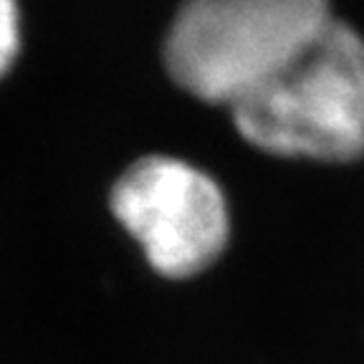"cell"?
<instances>
[{"label": "cell", "mask_w": 364, "mask_h": 364, "mask_svg": "<svg viewBox=\"0 0 364 364\" xmlns=\"http://www.w3.org/2000/svg\"><path fill=\"white\" fill-rule=\"evenodd\" d=\"M250 144L344 162L364 152V38L331 18L281 71L230 107Z\"/></svg>", "instance_id": "6da1fadb"}, {"label": "cell", "mask_w": 364, "mask_h": 364, "mask_svg": "<svg viewBox=\"0 0 364 364\" xmlns=\"http://www.w3.org/2000/svg\"><path fill=\"white\" fill-rule=\"evenodd\" d=\"M329 21V0H185L167 33V71L193 97L233 107Z\"/></svg>", "instance_id": "7a4b0ae2"}, {"label": "cell", "mask_w": 364, "mask_h": 364, "mask_svg": "<svg viewBox=\"0 0 364 364\" xmlns=\"http://www.w3.org/2000/svg\"><path fill=\"white\" fill-rule=\"evenodd\" d=\"M114 218L167 279L205 271L228 243L220 188L198 167L172 157L139 159L112 190Z\"/></svg>", "instance_id": "3957f363"}, {"label": "cell", "mask_w": 364, "mask_h": 364, "mask_svg": "<svg viewBox=\"0 0 364 364\" xmlns=\"http://www.w3.org/2000/svg\"><path fill=\"white\" fill-rule=\"evenodd\" d=\"M23 53L21 0H0V84L11 76Z\"/></svg>", "instance_id": "277c9868"}]
</instances>
